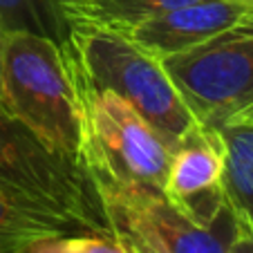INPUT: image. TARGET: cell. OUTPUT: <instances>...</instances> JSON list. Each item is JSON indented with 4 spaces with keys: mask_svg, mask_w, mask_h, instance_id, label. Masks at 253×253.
<instances>
[{
    "mask_svg": "<svg viewBox=\"0 0 253 253\" xmlns=\"http://www.w3.org/2000/svg\"><path fill=\"white\" fill-rule=\"evenodd\" d=\"M0 193L14 204L61 222L72 231L115 235L90 175L74 162L52 153L2 108Z\"/></svg>",
    "mask_w": 253,
    "mask_h": 253,
    "instance_id": "obj_2",
    "label": "cell"
},
{
    "mask_svg": "<svg viewBox=\"0 0 253 253\" xmlns=\"http://www.w3.org/2000/svg\"><path fill=\"white\" fill-rule=\"evenodd\" d=\"M63 238H47V240H41V242H34L23 253H63Z\"/></svg>",
    "mask_w": 253,
    "mask_h": 253,
    "instance_id": "obj_15",
    "label": "cell"
},
{
    "mask_svg": "<svg viewBox=\"0 0 253 253\" xmlns=\"http://www.w3.org/2000/svg\"><path fill=\"white\" fill-rule=\"evenodd\" d=\"M226 159L222 193L235 224L253 235V110H247L220 126Z\"/></svg>",
    "mask_w": 253,
    "mask_h": 253,
    "instance_id": "obj_9",
    "label": "cell"
},
{
    "mask_svg": "<svg viewBox=\"0 0 253 253\" xmlns=\"http://www.w3.org/2000/svg\"><path fill=\"white\" fill-rule=\"evenodd\" d=\"M63 253H132V249L119 235L72 233L63 238Z\"/></svg>",
    "mask_w": 253,
    "mask_h": 253,
    "instance_id": "obj_13",
    "label": "cell"
},
{
    "mask_svg": "<svg viewBox=\"0 0 253 253\" xmlns=\"http://www.w3.org/2000/svg\"><path fill=\"white\" fill-rule=\"evenodd\" d=\"M0 85L11 117L52 153L83 168L85 121L61 43L32 32H2Z\"/></svg>",
    "mask_w": 253,
    "mask_h": 253,
    "instance_id": "obj_1",
    "label": "cell"
},
{
    "mask_svg": "<svg viewBox=\"0 0 253 253\" xmlns=\"http://www.w3.org/2000/svg\"><path fill=\"white\" fill-rule=\"evenodd\" d=\"M61 47L90 85L121 96L170 150L197 124L162 61L128 36L74 25Z\"/></svg>",
    "mask_w": 253,
    "mask_h": 253,
    "instance_id": "obj_3",
    "label": "cell"
},
{
    "mask_svg": "<svg viewBox=\"0 0 253 253\" xmlns=\"http://www.w3.org/2000/svg\"><path fill=\"white\" fill-rule=\"evenodd\" d=\"M226 148L217 128L195 124L172 150L164 195L204 229L226 211L222 193Z\"/></svg>",
    "mask_w": 253,
    "mask_h": 253,
    "instance_id": "obj_7",
    "label": "cell"
},
{
    "mask_svg": "<svg viewBox=\"0 0 253 253\" xmlns=\"http://www.w3.org/2000/svg\"><path fill=\"white\" fill-rule=\"evenodd\" d=\"M229 253H253V235L238 226L229 244Z\"/></svg>",
    "mask_w": 253,
    "mask_h": 253,
    "instance_id": "obj_14",
    "label": "cell"
},
{
    "mask_svg": "<svg viewBox=\"0 0 253 253\" xmlns=\"http://www.w3.org/2000/svg\"><path fill=\"white\" fill-rule=\"evenodd\" d=\"M63 2L65 0H0V34L32 32L63 43L72 29Z\"/></svg>",
    "mask_w": 253,
    "mask_h": 253,
    "instance_id": "obj_11",
    "label": "cell"
},
{
    "mask_svg": "<svg viewBox=\"0 0 253 253\" xmlns=\"http://www.w3.org/2000/svg\"><path fill=\"white\" fill-rule=\"evenodd\" d=\"M0 108H2V110H7V108H5V96H2V85H0Z\"/></svg>",
    "mask_w": 253,
    "mask_h": 253,
    "instance_id": "obj_18",
    "label": "cell"
},
{
    "mask_svg": "<svg viewBox=\"0 0 253 253\" xmlns=\"http://www.w3.org/2000/svg\"><path fill=\"white\" fill-rule=\"evenodd\" d=\"M193 2L204 0H65L63 11L70 27L83 25L126 34L141 20Z\"/></svg>",
    "mask_w": 253,
    "mask_h": 253,
    "instance_id": "obj_10",
    "label": "cell"
},
{
    "mask_svg": "<svg viewBox=\"0 0 253 253\" xmlns=\"http://www.w3.org/2000/svg\"><path fill=\"white\" fill-rule=\"evenodd\" d=\"M231 2H238V5H242V7H247L249 11L253 14V0H231Z\"/></svg>",
    "mask_w": 253,
    "mask_h": 253,
    "instance_id": "obj_17",
    "label": "cell"
},
{
    "mask_svg": "<svg viewBox=\"0 0 253 253\" xmlns=\"http://www.w3.org/2000/svg\"><path fill=\"white\" fill-rule=\"evenodd\" d=\"M197 124L220 128L253 110V16L193 49L162 58Z\"/></svg>",
    "mask_w": 253,
    "mask_h": 253,
    "instance_id": "obj_5",
    "label": "cell"
},
{
    "mask_svg": "<svg viewBox=\"0 0 253 253\" xmlns=\"http://www.w3.org/2000/svg\"><path fill=\"white\" fill-rule=\"evenodd\" d=\"M70 226L36 215L0 193V253H23L34 242L72 235Z\"/></svg>",
    "mask_w": 253,
    "mask_h": 253,
    "instance_id": "obj_12",
    "label": "cell"
},
{
    "mask_svg": "<svg viewBox=\"0 0 253 253\" xmlns=\"http://www.w3.org/2000/svg\"><path fill=\"white\" fill-rule=\"evenodd\" d=\"M253 16L247 7L231 0H204L193 5L175 7L137 23L124 34L143 52L155 58H168L193 49L213 39L215 34L233 27L235 23Z\"/></svg>",
    "mask_w": 253,
    "mask_h": 253,
    "instance_id": "obj_8",
    "label": "cell"
},
{
    "mask_svg": "<svg viewBox=\"0 0 253 253\" xmlns=\"http://www.w3.org/2000/svg\"><path fill=\"white\" fill-rule=\"evenodd\" d=\"M94 188L115 235L134 238L157 253H229L238 229L229 209L204 229L157 188L115 182H94Z\"/></svg>",
    "mask_w": 253,
    "mask_h": 253,
    "instance_id": "obj_6",
    "label": "cell"
},
{
    "mask_svg": "<svg viewBox=\"0 0 253 253\" xmlns=\"http://www.w3.org/2000/svg\"><path fill=\"white\" fill-rule=\"evenodd\" d=\"M65 63L83 108V168L90 179L148 186L164 193L172 150L150 128L148 121L137 115L121 96L110 90H96L83 79L67 56Z\"/></svg>",
    "mask_w": 253,
    "mask_h": 253,
    "instance_id": "obj_4",
    "label": "cell"
},
{
    "mask_svg": "<svg viewBox=\"0 0 253 253\" xmlns=\"http://www.w3.org/2000/svg\"><path fill=\"white\" fill-rule=\"evenodd\" d=\"M119 238H124L126 242L130 244V249H132V253H157V251H153V249H150L148 244L139 242V240H134V238H128V235H119Z\"/></svg>",
    "mask_w": 253,
    "mask_h": 253,
    "instance_id": "obj_16",
    "label": "cell"
}]
</instances>
